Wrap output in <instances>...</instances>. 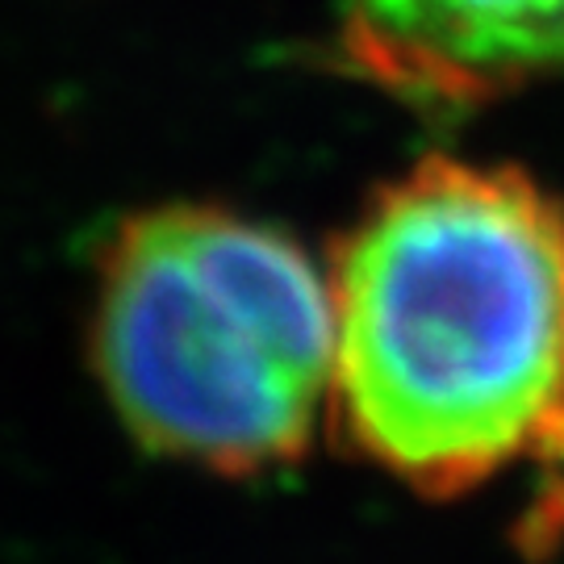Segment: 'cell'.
I'll list each match as a JSON object with an SVG mask.
<instances>
[{
  "label": "cell",
  "mask_w": 564,
  "mask_h": 564,
  "mask_svg": "<svg viewBox=\"0 0 564 564\" xmlns=\"http://www.w3.org/2000/svg\"><path fill=\"white\" fill-rule=\"evenodd\" d=\"M335 410L384 473L456 494L564 431V205L514 167L431 160L343 242Z\"/></svg>",
  "instance_id": "1"
},
{
  "label": "cell",
  "mask_w": 564,
  "mask_h": 564,
  "mask_svg": "<svg viewBox=\"0 0 564 564\" xmlns=\"http://www.w3.org/2000/svg\"><path fill=\"white\" fill-rule=\"evenodd\" d=\"M335 293L272 226L160 209L126 226L97 305V360L147 447L218 473L297 460L335 402Z\"/></svg>",
  "instance_id": "2"
},
{
  "label": "cell",
  "mask_w": 564,
  "mask_h": 564,
  "mask_svg": "<svg viewBox=\"0 0 564 564\" xmlns=\"http://www.w3.org/2000/svg\"><path fill=\"white\" fill-rule=\"evenodd\" d=\"M343 59L423 105H481L564 72V0H347Z\"/></svg>",
  "instance_id": "3"
}]
</instances>
